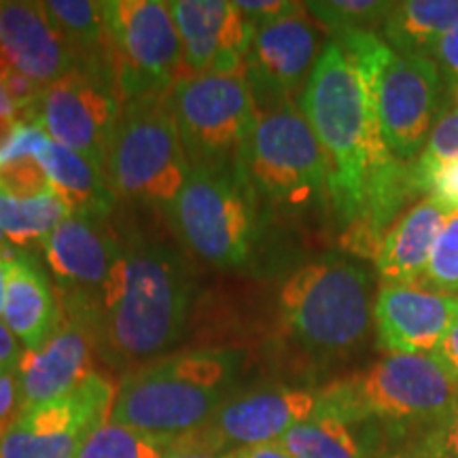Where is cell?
Segmentation results:
<instances>
[{
  "instance_id": "6da1fadb",
  "label": "cell",
  "mask_w": 458,
  "mask_h": 458,
  "mask_svg": "<svg viewBox=\"0 0 458 458\" xmlns=\"http://www.w3.org/2000/svg\"><path fill=\"white\" fill-rule=\"evenodd\" d=\"M300 108L327 165V202L352 253L374 257L403 206L414 198L408 164L388 151L369 85L334 41L314 64Z\"/></svg>"
},
{
  "instance_id": "7a4b0ae2",
  "label": "cell",
  "mask_w": 458,
  "mask_h": 458,
  "mask_svg": "<svg viewBox=\"0 0 458 458\" xmlns=\"http://www.w3.org/2000/svg\"><path fill=\"white\" fill-rule=\"evenodd\" d=\"M119 236L122 266L91 320V331L100 359L128 374L174 352L196 300V270L185 250L139 227H125Z\"/></svg>"
},
{
  "instance_id": "3957f363",
  "label": "cell",
  "mask_w": 458,
  "mask_h": 458,
  "mask_svg": "<svg viewBox=\"0 0 458 458\" xmlns=\"http://www.w3.org/2000/svg\"><path fill=\"white\" fill-rule=\"evenodd\" d=\"M244 352L232 346L174 351L119 380L111 422L174 444L236 393Z\"/></svg>"
},
{
  "instance_id": "277c9868",
  "label": "cell",
  "mask_w": 458,
  "mask_h": 458,
  "mask_svg": "<svg viewBox=\"0 0 458 458\" xmlns=\"http://www.w3.org/2000/svg\"><path fill=\"white\" fill-rule=\"evenodd\" d=\"M371 274L342 255H323L295 270L278 291L284 335L314 360L351 357L374 325Z\"/></svg>"
},
{
  "instance_id": "5b68a950",
  "label": "cell",
  "mask_w": 458,
  "mask_h": 458,
  "mask_svg": "<svg viewBox=\"0 0 458 458\" xmlns=\"http://www.w3.org/2000/svg\"><path fill=\"white\" fill-rule=\"evenodd\" d=\"M331 41L368 81L388 151L401 164L414 162L444 106V81L433 57L394 54L377 32H351Z\"/></svg>"
},
{
  "instance_id": "8992f818",
  "label": "cell",
  "mask_w": 458,
  "mask_h": 458,
  "mask_svg": "<svg viewBox=\"0 0 458 458\" xmlns=\"http://www.w3.org/2000/svg\"><path fill=\"white\" fill-rule=\"evenodd\" d=\"M191 174L168 94L125 100L106 176L117 198L168 210Z\"/></svg>"
},
{
  "instance_id": "52a82bcc",
  "label": "cell",
  "mask_w": 458,
  "mask_h": 458,
  "mask_svg": "<svg viewBox=\"0 0 458 458\" xmlns=\"http://www.w3.org/2000/svg\"><path fill=\"white\" fill-rule=\"evenodd\" d=\"M165 213L185 250L208 266L236 272L253 261L259 221L246 170L191 168Z\"/></svg>"
},
{
  "instance_id": "ba28073f",
  "label": "cell",
  "mask_w": 458,
  "mask_h": 458,
  "mask_svg": "<svg viewBox=\"0 0 458 458\" xmlns=\"http://www.w3.org/2000/svg\"><path fill=\"white\" fill-rule=\"evenodd\" d=\"M323 410L351 425L368 418L431 422L448 414L458 391L433 354H385L371 368L320 388Z\"/></svg>"
},
{
  "instance_id": "9c48e42d",
  "label": "cell",
  "mask_w": 458,
  "mask_h": 458,
  "mask_svg": "<svg viewBox=\"0 0 458 458\" xmlns=\"http://www.w3.org/2000/svg\"><path fill=\"white\" fill-rule=\"evenodd\" d=\"M244 168L257 196L280 210L300 213L327 202V165L297 100L261 108Z\"/></svg>"
},
{
  "instance_id": "30bf717a",
  "label": "cell",
  "mask_w": 458,
  "mask_h": 458,
  "mask_svg": "<svg viewBox=\"0 0 458 458\" xmlns=\"http://www.w3.org/2000/svg\"><path fill=\"white\" fill-rule=\"evenodd\" d=\"M191 168L246 170L257 102L240 74H185L168 94Z\"/></svg>"
},
{
  "instance_id": "8fae6325",
  "label": "cell",
  "mask_w": 458,
  "mask_h": 458,
  "mask_svg": "<svg viewBox=\"0 0 458 458\" xmlns=\"http://www.w3.org/2000/svg\"><path fill=\"white\" fill-rule=\"evenodd\" d=\"M105 24L123 102L170 94L185 77L182 43L164 0H105Z\"/></svg>"
},
{
  "instance_id": "7c38bea8",
  "label": "cell",
  "mask_w": 458,
  "mask_h": 458,
  "mask_svg": "<svg viewBox=\"0 0 458 458\" xmlns=\"http://www.w3.org/2000/svg\"><path fill=\"white\" fill-rule=\"evenodd\" d=\"M117 386L91 371L62 397L26 405L0 437V458H77L79 450L111 420Z\"/></svg>"
},
{
  "instance_id": "4fadbf2b",
  "label": "cell",
  "mask_w": 458,
  "mask_h": 458,
  "mask_svg": "<svg viewBox=\"0 0 458 458\" xmlns=\"http://www.w3.org/2000/svg\"><path fill=\"white\" fill-rule=\"evenodd\" d=\"M62 310L89 325L123 259L122 236L108 221L68 215L43 242Z\"/></svg>"
},
{
  "instance_id": "5bb4252c",
  "label": "cell",
  "mask_w": 458,
  "mask_h": 458,
  "mask_svg": "<svg viewBox=\"0 0 458 458\" xmlns=\"http://www.w3.org/2000/svg\"><path fill=\"white\" fill-rule=\"evenodd\" d=\"M123 98L113 71L74 68L43 89L34 123L49 140L81 153L106 170V157Z\"/></svg>"
},
{
  "instance_id": "9a60e30c",
  "label": "cell",
  "mask_w": 458,
  "mask_h": 458,
  "mask_svg": "<svg viewBox=\"0 0 458 458\" xmlns=\"http://www.w3.org/2000/svg\"><path fill=\"white\" fill-rule=\"evenodd\" d=\"M323 408L320 391L259 386L233 393L198 431L176 439L182 448L225 456L229 452L278 442L291 427Z\"/></svg>"
},
{
  "instance_id": "2e32d148",
  "label": "cell",
  "mask_w": 458,
  "mask_h": 458,
  "mask_svg": "<svg viewBox=\"0 0 458 458\" xmlns=\"http://www.w3.org/2000/svg\"><path fill=\"white\" fill-rule=\"evenodd\" d=\"M320 51L318 26L306 11V3L293 13L257 28L242 74L257 108L295 100L306 88Z\"/></svg>"
},
{
  "instance_id": "e0dca14e",
  "label": "cell",
  "mask_w": 458,
  "mask_h": 458,
  "mask_svg": "<svg viewBox=\"0 0 458 458\" xmlns=\"http://www.w3.org/2000/svg\"><path fill=\"white\" fill-rule=\"evenodd\" d=\"M185 74H244L255 28L232 0H172Z\"/></svg>"
},
{
  "instance_id": "ac0fdd59",
  "label": "cell",
  "mask_w": 458,
  "mask_h": 458,
  "mask_svg": "<svg viewBox=\"0 0 458 458\" xmlns=\"http://www.w3.org/2000/svg\"><path fill=\"white\" fill-rule=\"evenodd\" d=\"M458 318V300L420 284H380L374 297L376 346L385 354H433Z\"/></svg>"
},
{
  "instance_id": "d6986e66",
  "label": "cell",
  "mask_w": 458,
  "mask_h": 458,
  "mask_svg": "<svg viewBox=\"0 0 458 458\" xmlns=\"http://www.w3.org/2000/svg\"><path fill=\"white\" fill-rule=\"evenodd\" d=\"M96 340L89 325L62 310V323L41 351H24L17 368L21 408L72 391L94 369Z\"/></svg>"
},
{
  "instance_id": "ffe728a7",
  "label": "cell",
  "mask_w": 458,
  "mask_h": 458,
  "mask_svg": "<svg viewBox=\"0 0 458 458\" xmlns=\"http://www.w3.org/2000/svg\"><path fill=\"white\" fill-rule=\"evenodd\" d=\"M0 51L17 72L41 88L77 68L72 51L51 26L41 3L0 0Z\"/></svg>"
},
{
  "instance_id": "44dd1931",
  "label": "cell",
  "mask_w": 458,
  "mask_h": 458,
  "mask_svg": "<svg viewBox=\"0 0 458 458\" xmlns=\"http://www.w3.org/2000/svg\"><path fill=\"white\" fill-rule=\"evenodd\" d=\"M450 215L448 206L433 196L420 198L405 208L386 229L371 257L380 284H416Z\"/></svg>"
},
{
  "instance_id": "7402d4cb",
  "label": "cell",
  "mask_w": 458,
  "mask_h": 458,
  "mask_svg": "<svg viewBox=\"0 0 458 458\" xmlns=\"http://www.w3.org/2000/svg\"><path fill=\"white\" fill-rule=\"evenodd\" d=\"M3 320L24 351H41L62 323L55 284L45 274L43 263L28 250L13 249L9 257Z\"/></svg>"
},
{
  "instance_id": "603a6c76",
  "label": "cell",
  "mask_w": 458,
  "mask_h": 458,
  "mask_svg": "<svg viewBox=\"0 0 458 458\" xmlns=\"http://www.w3.org/2000/svg\"><path fill=\"white\" fill-rule=\"evenodd\" d=\"M37 159L47 172L51 189L71 208V215L108 221L117 204V193L113 191L106 170L54 140L45 145Z\"/></svg>"
},
{
  "instance_id": "cb8c5ba5",
  "label": "cell",
  "mask_w": 458,
  "mask_h": 458,
  "mask_svg": "<svg viewBox=\"0 0 458 458\" xmlns=\"http://www.w3.org/2000/svg\"><path fill=\"white\" fill-rule=\"evenodd\" d=\"M456 26L458 0H399L377 34L394 54L431 57L435 45Z\"/></svg>"
},
{
  "instance_id": "d4e9b609",
  "label": "cell",
  "mask_w": 458,
  "mask_h": 458,
  "mask_svg": "<svg viewBox=\"0 0 458 458\" xmlns=\"http://www.w3.org/2000/svg\"><path fill=\"white\" fill-rule=\"evenodd\" d=\"M41 7L62 41L72 51L77 68L114 72L105 24V3L43 0Z\"/></svg>"
},
{
  "instance_id": "484cf974",
  "label": "cell",
  "mask_w": 458,
  "mask_h": 458,
  "mask_svg": "<svg viewBox=\"0 0 458 458\" xmlns=\"http://www.w3.org/2000/svg\"><path fill=\"white\" fill-rule=\"evenodd\" d=\"M274 444L293 458H365L351 425L323 408L308 420L291 427Z\"/></svg>"
},
{
  "instance_id": "4316f807",
  "label": "cell",
  "mask_w": 458,
  "mask_h": 458,
  "mask_svg": "<svg viewBox=\"0 0 458 458\" xmlns=\"http://www.w3.org/2000/svg\"><path fill=\"white\" fill-rule=\"evenodd\" d=\"M71 208L55 191L34 199H11L0 196V232L17 250L41 244L60 225Z\"/></svg>"
},
{
  "instance_id": "83f0119b",
  "label": "cell",
  "mask_w": 458,
  "mask_h": 458,
  "mask_svg": "<svg viewBox=\"0 0 458 458\" xmlns=\"http://www.w3.org/2000/svg\"><path fill=\"white\" fill-rule=\"evenodd\" d=\"M393 3L386 0H312L306 11L331 38L351 32H377Z\"/></svg>"
},
{
  "instance_id": "f1b7e54d",
  "label": "cell",
  "mask_w": 458,
  "mask_h": 458,
  "mask_svg": "<svg viewBox=\"0 0 458 458\" xmlns=\"http://www.w3.org/2000/svg\"><path fill=\"white\" fill-rule=\"evenodd\" d=\"M458 162V100H444L427 145L414 162L408 164L410 182L416 196L425 193L431 176L444 165Z\"/></svg>"
},
{
  "instance_id": "f546056e",
  "label": "cell",
  "mask_w": 458,
  "mask_h": 458,
  "mask_svg": "<svg viewBox=\"0 0 458 458\" xmlns=\"http://www.w3.org/2000/svg\"><path fill=\"white\" fill-rule=\"evenodd\" d=\"M172 442L108 420L79 450L77 458H165Z\"/></svg>"
},
{
  "instance_id": "4dcf8cb0",
  "label": "cell",
  "mask_w": 458,
  "mask_h": 458,
  "mask_svg": "<svg viewBox=\"0 0 458 458\" xmlns=\"http://www.w3.org/2000/svg\"><path fill=\"white\" fill-rule=\"evenodd\" d=\"M416 284L458 300V210L444 223L427 270Z\"/></svg>"
},
{
  "instance_id": "1f68e13d",
  "label": "cell",
  "mask_w": 458,
  "mask_h": 458,
  "mask_svg": "<svg viewBox=\"0 0 458 458\" xmlns=\"http://www.w3.org/2000/svg\"><path fill=\"white\" fill-rule=\"evenodd\" d=\"M49 191H54L49 176L37 157L0 164V196L11 199H34Z\"/></svg>"
},
{
  "instance_id": "d6a6232c",
  "label": "cell",
  "mask_w": 458,
  "mask_h": 458,
  "mask_svg": "<svg viewBox=\"0 0 458 458\" xmlns=\"http://www.w3.org/2000/svg\"><path fill=\"white\" fill-rule=\"evenodd\" d=\"M49 142V136L45 130L34 122H17L13 134L3 151H0V164L13 162V159L38 157L45 145Z\"/></svg>"
},
{
  "instance_id": "836d02e7",
  "label": "cell",
  "mask_w": 458,
  "mask_h": 458,
  "mask_svg": "<svg viewBox=\"0 0 458 458\" xmlns=\"http://www.w3.org/2000/svg\"><path fill=\"white\" fill-rule=\"evenodd\" d=\"M422 456L458 458V401L442 420H437L431 427Z\"/></svg>"
},
{
  "instance_id": "e575fe53",
  "label": "cell",
  "mask_w": 458,
  "mask_h": 458,
  "mask_svg": "<svg viewBox=\"0 0 458 458\" xmlns=\"http://www.w3.org/2000/svg\"><path fill=\"white\" fill-rule=\"evenodd\" d=\"M431 57L444 81V100H458V26L435 45Z\"/></svg>"
},
{
  "instance_id": "d590c367",
  "label": "cell",
  "mask_w": 458,
  "mask_h": 458,
  "mask_svg": "<svg viewBox=\"0 0 458 458\" xmlns=\"http://www.w3.org/2000/svg\"><path fill=\"white\" fill-rule=\"evenodd\" d=\"M236 4L242 11L246 21L257 30L263 24H270V21L293 13L303 3H291V0H236Z\"/></svg>"
},
{
  "instance_id": "8d00e7d4",
  "label": "cell",
  "mask_w": 458,
  "mask_h": 458,
  "mask_svg": "<svg viewBox=\"0 0 458 458\" xmlns=\"http://www.w3.org/2000/svg\"><path fill=\"white\" fill-rule=\"evenodd\" d=\"M425 196L437 198L444 202L452 213L458 210V162L444 165L428 179L425 187Z\"/></svg>"
},
{
  "instance_id": "74e56055",
  "label": "cell",
  "mask_w": 458,
  "mask_h": 458,
  "mask_svg": "<svg viewBox=\"0 0 458 458\" xmlns=\"http://www.w3.org/2000/svg\"><path fill=\"white\" fill-rule=\"evenodd\" d=\"M21 410L20 377L13 374H0V437L15 420L17 411Z\"/></svg>"
},
{
  "instance_id": "f35d334b",
  "label": "cell",
  "mask_w": 458,
  "mask_h": 458,
  "mask_svg": "<svg viewBox=\"0 0 458 458\" xmlns=\"http://www.w3.org/2000/svg\"><path fill=\"white\" fill-rule=\"evenodd\" d=\"M433 357L439 365H442L445 376L450 377V382L458 391V318L452 323L450 331L445 334L444 342L439 344L437 351L433 352Z\"/></svg>"
},
{
  "instance_id": "ab89813d",
  "label": "cell",
  "mask_w": 458,
  "mask_h": 458,
  "mask_svg": "<svg viewBox=\"0 0 458 458\" xmlns=\"http://www.w3.org/2000/svg\"><path fill=\"white\" fill-rule=\"evenodd\" d=\"M24 357V346L0 318V374H13Z\"/></svg>"
},
{
  "instance_id": "60d3db41",
  "label": "cell",
  "mask_w": 458,
  "mask_h": 458,
  "mask_svg": "<svg viewBox=\"0 0 458 458\" xmlns=\"http://www.w3.org/2000/svg\"><path fill=\"white\" fill-rule=\"evenodd\" d=\"M221 458H293V456L280 448L278 444H263V445H253V448L229 452V454Z\"/></svg>"
},
{
  "instance_id": "b9f144b4",
  "label": "cell",
  "mask_w": 458,
  "mask_h": 458,
  "mask_svg": "<svg viewBox=\"0 0 458 458\" xmlns=\"http://www.w3.org/2000/svg\"><path fill=\"white\" fill-rule=\"evenodd\" d=\"M13 253V249L7 255L0 257V318H3L4 310V295H7V276H9V257Z\"/></svg>"
},
{
  "instance_id": "7bdbcfd3",
  "label": "cell",
  "mask_w": 458,
  "mask_h": 458,
  "mask_svg": "<svg viewBox=\"0 0 458 458\" xmlns=\"http://www.w3.org/2000/svg\"><path fill=\"white\" fill-rule=\"evenodd\" d=\"M165 458H221V456H213V454H206V452H198V450H189L182 448V445L172 444V448L168 452Z\"/></svg>"
},
{
  "instance_id": "ee69618b",
  "label": "cell",
  "mask_w": 458,
  "mask_h": 458,
  "mask_svg": "<svg viewBox=\"0 0 458 458\" xmlns=\"http://www.w3.org/2000/svg\"><path fill=\"white\" fill-rule=\"evenodd\" d=\"M0 114H4V117L20 122V114H17V108H15L13 102H11L7 91H4L3 83H0Z\"/></svg>"
},
{
  "instance_id": "f6af8a7d",
  "label": "cell",
  "mask_w": 458,
  "mask_h": 458,
  "mask_svg": "<svg viewBox=\"0 0 458 458\" xmlns=\"http://www.w3.org/2000/svg\"><path fill=\"white\" fill-rule=\"evenodd\" d=\"M15 123H17L15 119H9L4 117V114H0V151H3L4 145H7L11 139V134H13Z\"/></svg>"
},
{
  "instance_id": "bcb514c9",
  "label": "cell",
  "mask_w": 458,
  "mask_h": 458,
  "mask_svg": "<svg viewBox=\"0 0 458 458\" xmlns=\"http://www.w3.org/2000/svg\"><path fill=\"white\" fill-rule=\"evenodd\" d=\"M11 249H13V246H11V244L7 242V238H4V233L0 232V257H4V255H7Z\"/></svg>"
},
{
  "instance_id": "7dc6e473",
  "label": "cell",
  "mask_w": 458,
  "mask_h": 458,
  "mask_svg": "<svg viewBox=\"0 0 458 458\" xmlns=\"http://www.w3.org/2000/svg\"><path fill=\"white\" fill-rule=\"evenodd\" d=\"M393 458H427V456H393Z\"/></svg>"
}]
</instances>
